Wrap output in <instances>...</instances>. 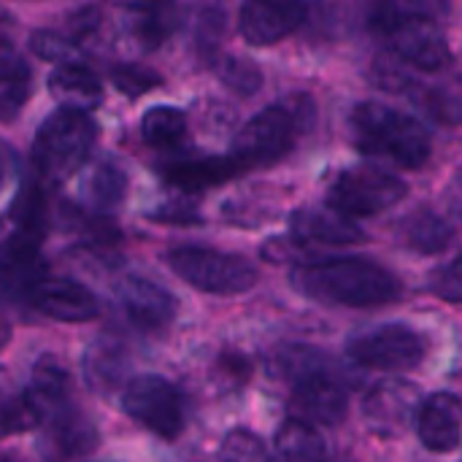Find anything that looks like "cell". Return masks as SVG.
Returning <instances> with one entry per match:
<instances>
[{
  "mask_svg": "<svg viewBox=\"0 0 462 462\" xmlns=\"http://www.w3.org/2000/svg\"><path fill=\"white\" fill-rule=\"evenodd\" d=\"M292 284L317 303L344 309L387 306L403 295L401 279L382 263L365 257H330L295 265Z\"/></svg>",
  "mask_w": 462,
  "mask_h": 462,
  "instance_id": "6da1fadb",
  "label": "cell"
},
{
  "mask_svg": "<svg viewBox=\"0 0 462 462\" xmlns=\"http://www.w3.org/2000/svg\"><path fill=\"white\" fill-rule=\"evenodd\" d=\"M349 130L355 146L368 157H387L401 168H420L430 157V133L409 114L368 100L352 108Z\"/></svg>",
  "mask_w": 462,
  "mask_h": 462,
  "instance_id": "7a4b0ae2",
  "label": "cell"
},
{
  "mask_svg": "<svg viewBox=\"0 0 462 462\" xmlns=\"http://www.w3.org/2000/svg\"><path fill=\"white\" fill-rule=\"evenodd\" d=\"M95 135L97 127L81 108L62 106L49 114L32 141V165L41 181L57 184L76 173L84 165Z\"/></svg>",
  "mask_w": 462,
  "mask_h": 462,
  "instance_id": "3957f363",
  "label": "cell"
},
{
  "mask_svg": "<svg viewBox=\"0 0 462 462\" xmlns=\"http://www.w3.org/2000/svg\"><path fill=\"white\" fill-rule=\"evenodd\" d=\"M298 106H300V97H295L292 103L290 100L273 103V106L263 108L260 114H254L236 133L230 154L236 157V162L244 171L273 165L276 160H282L292 149L300 125L311 114V106L306 111H300Z\"/></svg>",
  "mask_w": 462,
  "mask_h": 462,
  "instance_id": "277c9868",
  "label": "cell"
},
{
  "mask_svg": "<svg viewBox=\"0 0 462 462\" xmlns=\"http://www.w3.org/2000/svg\"><path fill=\"white\" fill-rule=\"evenodd\" d=\"M168 265L179 279L211 295H241L257 284V268L246 257L208 246H176L168 252Z\"/></svg>",
  "mask_w": 462,
  "mask_h": 462,
  "instance_id": "5b68a950",
  "label": "cell"
},
{
  "mask_svg": "<svg viewBox=\"0 0 462 462\" xmlns=\"http://www.w3.org/2000/svg\"><path fill=\"white\" fill-rule=\"evenodd\" d=\"M409 195V184L379 165H355L336 176L328 192V203L346 217H374Z\"/></svg>",
  "mask_w": 462,
  "mask_h": 462,
  "instance_id": "8992f818",
  "label": "cell"
},
{
  "mask_svg": "<svg viewBox=\"0 0 462 462\" xmlns=\"http://www.w3.org/2000/svg\"><path fill=\"white\" fill-rule=\"evenodd\" d=\"M346 355L368 371L403 374L422 365L428 355V338L403 322L376 325L346 344Z\"/></svg>",
  "mask_w": 462,
  "mask_h": 462,
  "instance_id": "52a82bcc",
  "label": "cell"
},
{
  "mask_svg": "<svg viewBox=\"0 0 462 462\" xmlns=\"http://www.w3.org/2000/svg\"><path fill=\"white\" fill-rule=\"evenodd\" d=\"M122 411L162 441H176L187 414L181 393L162 376H135L122 390Z\"/></svg>",
  "mask_w": 462,
  "mask_h": 462,
  "instance_id": "ba28073f",
  "label": "cell"
},
{
  "mask_svg": "<svg viewBox=\"0 0 462 462\" xmlns=\"http://www.w3.org/2000/svg\"><path fill=\"white\" fill-rule=\"evenodd\" d=\"M384 41L390 49H395L403 60H409L414 68L425 73H439L452 62V51L444 32L439 30L436 19L425 14L403 11L393 30L384 35Z\"/></svg>",
  "mask_w": 462,
  "mask_h": 462,
  "instance_id": "9c48e42d",
  "label": "cell"
},
{
  "mask_svg": "<svg viewBox=\"0 0 462 462\" xmlns=\"http://www.w3.org/2000/svg\"><path fill=\"white\" fill-rule=\"evenodd\" d=\"M349 411L346 387L325 368L309 371L292 382L290 414L311 425H338Z\"/></svg>",
  "mask_w": 462,
  "mask_h": 462,
  "instance_id": "30bf717a",
  "label": "cell"
},
{
  "mask_svg": "<svg viewBox=\"0 0 462 462\" xmlns=\"http://www.w3.org/2000/svg\"><path fill=\"white\" fill-rule=\"evenodd\" d=\"M306 0H246L238 30L252 46H271L292 35L306 22Z\"/></svg>",
  "mask_w": 462,
  "mask_h": 462,
  "instance_id": "8fae6325",
  "label": "cell"
},
{
  "mask_svg": "<svg viewBox=\"0 0 462 462\" xmlns=\"http://www.w3.org/2000/svg\"><path fill=\"white\" fill-rule=\"evenodd\" d=\"M125 317L143 333H162L176 317V298L143 276H125L114 287Z\"/></svg>",
  "mask_w": 462,
  "mask_h": 462,
  "instance_id": "7c38bea8",
  "label": "cell"
},
{
  "mask_svg": "<svg viewBox=\"0 0 462 462\" xmlns=\"http://www.w3.org/2000/svg\"><path fill=\"white\" fill-rule=\"evenodd\" d=\"M100 447V433L95 422L79 411L73 403L57 409L43 420V439H41V452L46 457H84L92 455Z\"/></svg>",
  "mask_w": 462,
  "mask_h": 462,
  "instance_id": "4fadbf2b",
  "label": "cell"
},
{
  "mask_svg": "<svg viewBox=\"0 0 462 462\" xmlns=\"http://www.w3.org/2000/svg\"><path fill=\"white\" fill-rule=\"evenodd\" d=\"M30 303L57 322H89L100 317V303L92 295V290L73 279L60 276H43L35 284Z\"/></svg>",
  "mask_w": 462,
  "mask_h": 462,
  "instance_id": "5bb4252c",
  "label": "cell"
},
{
  "mask_svg": "<svg viewBox=\"0 0 462 462\" xmlns=\"http://www.w3.org/2000/svg\"><path fill=\"white\" fill-rule=\"evenodd\" d=\"M414 428L428 452H452L462 439V403L455 393H433L417 406Z\"/></svg>",
  "mask_w": 462,
  "mask_h": 462,
  "instance_id": "9a60e30c",
  "label": "cell"
},
{
  "mask_svg": "<svg viewBox=\"0 0 462 462\" xmlns=\"http://www.w3.org/2000/svg\"><path fill=\"white\" fill-rule=\"evenodd\" d=\"M417 406H420L417 384L406 379H384L368 393L363 403V414L376 433L395 436L406 428L411 414H417Z\"/></svg>",
  "mask_w": 462,
  "mask_h": 462,
  "instance_id": "2e32d148",
  "label": "cell"
},
{
  "mask_svg": "<svg viewBox=\"0 0 462 462\" xmlns=\"http://www.w3.org/2000/svg\"><path fill=\"white\" fill-rule=\"evenodd\" d=\"M41 244L5 241L0 246V300L5 303H30L35 284L43 279Z\"/></svg>",
  "mask_w": 462,
  "mask_h": 462,
  "instance_id": "e0dca14e",
  "label": "cell"
},
{
  "mask_svg": "<svg viewBox=\"0 0 462 462\" xmlns=\"http://www.w3.org/2000/svg\"><path fill=\"white\" fill-rule=\"evenodd\" d=\"M292 236L300 244H360L365 241V233L355 222V217L341 214L338 208H298L290 219Z\"/></svg>",
  "mask_w": 462,
  "mask_h": 462,
  "instance_id": "ac0fdd59",
  "label": "cell"
},
{
  "mask_svg": "<svg viewBox=\"0 0 462 462\" xmlns=\"http://www.w3.org/2000/svg\"><path fill=\"white\" fill-rule=\"evenodd\" d=\"M3 227L11 241L41 244L46 233V200L43 189L35 179H27L24 187L16 192L14 203L3 217Z\"/></svg>",
  "mask_w": 462,
  "mask_h": 462,
  "instance_id": "d6986e66",
  "label": "cell"
},
{
  "mask_svg": "<svg viewBox=\"0 0 462 462\" xmlns=\"http://www.w3.org/2000/svg\"><path fill=\"white\" fill-rule=\"evenodd\" d=\"M244 168L236 162V157H195V160H176L162 168V176L168 184L184 189V192H200L217 184L230 181Z\"/></svg>",
  "mask_w": 462,
  "mask_h": 462,
  "instance_id": "ffe728a7",
  "label": "cell"
},
{
  "mask_svg": "<svg viewBox=\"0 0 462 462\" xmlns=\"http://www.w3.org/2000/svg\"><path fill=\"white\" fill-rule=\"evenodd\" d=\"M127 195V176L114 160H97L92 162L79 184L81 203L95 214L114 211Z\"/></svg>",
  "mask_w": 462,
  "mask_h": 462,
  "instance_id": "44dd1931",
  "label": "cell"
},
{
  "mask_svg": "<svg viewBox=\"0 0 462 462\" xmlns=\"http://www.w3.org/2000/svg\"><path fill=\"white\" fill-rule=\"evenodd\" d=\"M49 92L62 106L81 108V111H92L103 100L100 79L89 68H84L81 62H62V65H57L54 73L49 76Z\"/></svg>",
  "mask_w": 462,
  "mask_h": 462,
  "instance_id": "7402d4cb",
  "label": "cell"
},
{
  "mask_svg": "<svg viewBox=\"0 0 462 462\" xmlns=\"http://www.w3.org/2000/svg\"><path fill=\"white\" fill-rule=\"evenodd\" d=\"M398 236H401L403 246H409L420 254H439L455 241V227L441 214H436L430 208H420L401 219Z\"/></svg>",
  "mask_w": 462,
  "mask_h": 462,
  "instance_id": "603a6c76",
  "label": "cell"
},
{
  "mask_svg": "<svg viewBox=\"0 0 462 462\" xmlns=\"http://www.w3.org/2000/svg\"><path fill=\"white\" fill-rule=\"evenodd\" d=\"M70 393H73V382H70V374L65 371V365H60L51 355H43L35 363L32 382H30V395L41 406L43 420L49 414H54L57 409L68 406Z\"/></svg>",
  "mask_w": 462,
  "mask_h": 462,
  "instance_id": "cb8c5ba5",
  "label": "cell"
},
{
  "mask_svg": "<svg viewBox=\"0 0 462 462\" xmlns=\"http://www.w3.org/2000/svg\"><path fill=\"white\" fill-rule=\"evenodd\" d=\"M125 349L114 338H100L87 349L81 360L84 379L95 393H111L125 374Z\"/></svg>",
  "mask_w": 462,
  "mask_h": 462,
  "instance_id": "d4e9b609",
  "label": "cell"
},
{
  "mask_svg": "<svg viewBox=\"0 0 462 462\" xmlns=\"http://www.w3.org/2000/svg\"><path fill=\"white\" fill-rule=\"evenodd\" d=\"M428 116L441 125H462V76H444L433 84H422L411 92Z\"/></svg>",
  "mask_w": 462,
  "mask_h": 462,
  "instance_id": "484cf974",
  "label": "cell"
},
{
  "mask_svg": "<svg viewBox=\"0 0 462 462\" xmlns=\"http://www.w3.org/2000/svg\"><path fill=\"white\" fill-rule=\"evenodd\" d=\"M273 455L282 460H319L328 457V447L317 433V425L290 417L273 436Z\"/></svg>",
  "mask_w": 462,
  "mask_h": 462,
  "instance_id": "4316f807",
  "label": "cell"
},
{
  "mask_svg": "<svg viewBox=\"0 0 462 462\" xmlns=\"http://www.w3.org/2000/svg\"><path fill=\"white\" fill-rule=\"evenodd\" d=\"M420 68H414L409 60H403L395 49H384L374 57L371 73L376 87L395 92V95H411L420 87Z\"/></svg>",
  "mask_w": 462,
  "mask_h": 462,
  "instance_id": "83f0119b",
  "label": "cell"
},
{
  "mask_svg": "<svg viewBox=\"0 0 462 462\" xmlns=\"http://www.w3.org/2000/svg\"><path fill=\"white\" fill-rule=\"evenodd\" d=\"M187 133V116L184 111L173 106H154L141 119V135L149 146L168 149L176 146Z\"/></svg>",
  "mask_w": 462,
  "mask_h": 462,
  "instance_id": "f1b7e54d",
  "label": "cell"
},
{
  "mask_svg": "<svg viewBox=\"0 0 462 462\" xmlns=\"http://www.w3.org/2000/svg\"><path fill=\"white\" fill-rule=\"evenodd\" d=\"M135 35L143 46L154 49L165 43L179 27V5L173 0H157L149 11L133 16Z\"/></svg>",
  "mask_w": 462,
  "mask_h": 462,
  "instance_id": "f546056e",
  "label": "cell"
},
{
  "mask_svg": "<svg viewBox=\"0 0 462 462\" xmlns=\"http://www.w3.org/2000/svg\"><path fill=\"white\" fill-rule=\"evenodd\" d=\"M43 422L41 406L35 403V398L30 395V390L24 393H14L11 398H5L0 403V441L27 433L32 428H38Z\"/></svg>",
  "mask_w": 462,
  "mask_h": 462,
  "instance_id": "4dcf8cb0",
  "label": "cell"
},
{
  "mask_svg": "<svg viewBox=\"0 0 462 462\" xmlns=\"http://www.w3.org/2000/svg\"><path fill=\"white\" fill-rule=\"evenodd\" d=\"M30 51H35L46 62H79L81 46L73 35L60 32V30H35L30 35Z\"/></svg>",
  "mask_w": 462,
  "mask_h": 462,
  "instance_id": "1f68e13d",
  "label": "cell"
},
{
  "mask_svg": "<svg viewBox=\"0 0 462 462\" xmlns=\"http://www.w3.org/2000/svg\"><path fill=\"white\" fill-rule=\"evenodd\" d=\"M108 79H111V84H114L122 95H127V97H133V100L162 84V76H160L157 70H152V68H146V65H135V62L114 65L111 73H108Z\"/></svg>",
  "mask_w": 462,
  "mask_h": 462,
  "instance_id": "d6a6232c",
  "label": "cell"
},
{
  "mask_svg": "<svg viewBox=\"0 0 462 462\" xmlns=\"http://www.w3.org/2000/svg\"><path fill=\"white\" fill-rule=\"evenodd\" d=\"M219 79L227 89H233L236 95H254L263 87V73L252 60L244 57H225L219 62Z\"/></svg>",
  "mask_w": 462,
  "mask_h": 462,
  "instance_id": "836d02e7",
  "label": "cell"
},
{
  "mask_svg": "<svg viewBox=\"0 0 462 462\" xmlns=\"http://www.w3.org/2000/svg\"><path fill=\"white\" fill-rule=\"evenodd\" d=\"M325 368V357L322 352L311 349V346H284L276 355V371L287 379H298L309 371H319Z\"/></svg>",
  "mask_w": 462,
  "mask_h": 462,
  "instance_id": "e575fe53",
  "label": "cell"
},
{
  "mask_svg": "<svg viewBox=\"0 0 462 462\" xmlns=\"http://www.w3.org/2000/svg\"><path fill=\"white\" fill-rule=\"evenodd\" d=\"M30 97V73L0 76V119L11 122Z\"/></svg>",
  "mask_w": 462,
  "mask_h": 462,
  "instance_id": "d590c367",
  "label": "cell"
},
{
  "mask_svg": "<svg viewBox=\"0 0 462 462\" xmlns=\"http://www.w3.org/2000/svg\"><path fill=\"white\" fill-rule=\"evenodd\" d=\"M219 455L225 460H265L268 457V449L265 444L249 433V430H230L222 441V449Z\"/></svg>",
  "mask_w": 462,
  "mask_h": 462,
  "instance_id": "8d00e7d4",
  "label": "cell"
},
{
  "mask_svg": "<svg viewBox=\"0 0 462 462\" xmlns=\"http://www.w3.org/2000/svg\"><path fill=\"white\" fill-rule=\"evenodd\" d=\"M430 292L447 303H462V254L430 276Z\"/></svg>",
  "mask_w": 462,
  "mask_h": 462,
  "instance_id": "74e56055",
  "label": "cell"
},
{
  "mask_svg": "<svg viewBox=\"0 0 462 462\" xmlns=\"http://www.w3.org/2000/svg\"><path fill=\"white\" fill-rule=\"evenodd\" d=\"M403 8L398 0H365L363 3V16H365V24L374 35H387L393 30V24L401 19Z\"/></svg>",
  "mask_w": 462,
  "mask_h": 462,
  "instance_id": "f35d334b",
  "label": "cell"
},
{
  "mask_svg": "<svg viewBox=\"0 0 462 462\" xmlns=\"http://www.w3.org/2000/svg\"><path fill=\"white\" fill-rule=\"evenodd\" d=\"M146 217L154 219V222H162V225H184V227L200 225V222H203L198 206L189 203V200H168V203H162L160 208L149 211Z\"/></svg>",
  "mask_w": 462,
  "mask_h": 462,
  "instance_id": "ab89813d",
  "label": "cell"
},
{
  "mask_svg": "<svg viewBox=\"0 0 462 462\" xmlns=\"http://www.w3.org/2000/svg\"><path fill=\"white\" fill-rule=\"evenodd\" d=\"M222 30H225V14L219 11V5H211L208 11H203V16L198 22V46H200V54H208V57L217 54Z\"/></svg>",
  "mask_w": 462,
  "mask_h": 462,
  "instance_id": "60d3db41",
  "label": "cell"
},
{
  "mask_svg": "<svg viewBox=\"0 0 462 462\" xmlns=\"http://www.w3.org/2000/svg\"><path fill=\"white\" fill-rule=\"evenodd\" d=\"M414 14H425L430 19H441L449 14L452 8V0H403Z\"/></svg>",
  "mask_w": 462,
  "mask_h": 462,
  "instance_id": "b9f144b4",
  "label": "cell"
},
{
  "mask_svg": "<svg viewBox=\"0 0 462 462\" xmlns=\"http://www.w3.org/2000/svg\"><path fill=\"white\" fill-rule=\"evenodd\" d=\"M70 24H73L76 32H95L97 24H100V11L92 8V5H87V8H81L79 14L70 16Z\"/></svg>",
  "mask_w": 462,
  "mask_h": 462,
  "instance_id": "7bdbcfd3",
  "label": "cell"
},
{
  "mask_svg": "<svg viewBox=\"0 0 462 462\" xmlns=\"http://www.w3.org/2000/svg\"><path fill=\"white\" fill-rule=\"evenodd\" d=\"M447 203L452 208V214L462 222V168H457V173L452 176L449 181V189H447Z\"/></svg>",
  "mask_w": 462,
  "mask_h": 462,
  "instance_id": "ee69618b",
  "label": "cell"
},
{
  "mask_svg": "<svg viewBox=\"0 0 462 462\" xmlns=\"http://www.w3.org/2000/svg\"><path fill=\"white\" fill-rule=\"evenodd\" d=\"M114 5H119L122 11H127V14H133V16H138V14H143V11H149L157 0H111Z\"/></svg>",
  "mask_w": 462,
  "mask_h": 462,
  "instance_id": "f6af8a7d",
  "label": "cell"
},
{
  "mask_svg": "<svg viewBox=\"0 0 462 462\" xmlns=\"http://www.w3.org/2000/svg\"><path fill=\"white\" fill-rule=\"evenodd\" d=\"M11 395H14V390H11V376H8L5 368H0V403H3L5 398H11Z\"/></svg>",
  "mask_w": 462,
  "mask_h": 462,
  "instance_id": "bcb514c9",
  "label": "cell"
},
{
  "mask_svg": "<svg viewBox=\"0 0 462 462\" xmlns=\"http://www.w3.org/2000/svg\"><path fill=\"white\" fill-rule=\"evenodd\" d=\"M8 30H11V16L5 11H0V43L8 41Z\"/></svg>",
  "mask_w": 462,
  "mask_h": 462,
  "instance_id": "7dc6e473",
  "label": "cell"
},
{
  "mask_svg": "<svg viewBox=\"0 0 462 462\" xmlns=\"http://www.w3.org/2000/svg\"><path fill=\"white\" fill-rule=\"evenodd\" d=\"M5 173H8V160H5V154H3V149H0V189H3Z\"/></svg>",
  "mask_w": 462,
  "mask_h": 462,
  "instance_id": "c3c4849f",
  "label": "cell"
},
{
  "mask_svg": "<svg viewBox=\"0 0 462 462\" xmlns=\"http://www.w3.org/2000/svg\"><path fill=\"white\" fill-rule=\"evenodd\" d=\"M5 338H8V328H5V322L0 319V344H3Z\"/></svg>",
  "mask_w": 462,
  "mask_h": 462,
  "instance_id": "681fc988",
  "label": "cell"
}]
</instances>
